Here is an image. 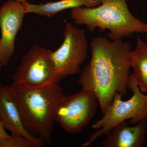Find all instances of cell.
Returning <instances> with one entry per match:
<instances>
[{"mask_svg": "<svg viewBox=\"0 0 147 147\" xmlns=\"http://www.w3.org/2000/svg\"><path fill=\"white\" fill-rule=\"evenodd\" d=\"M91 59L80 73L79 84L94 93L101 112L105 113L116 92L126 93L131 67V43L104 37L92 39Z\"/></svg>", "mask_w": 147, "mask_h": 147, "instance_id": "6da1fadb", "label": "cell"}, {"mask_svg": "<svg viewBox=\"0 0 147 147\" xmlns=\"http://www.w3.org/2000/svg\"><path fill=\"white\" fill-rule=\"evenodd\" d=\"M8 88L27 131L43 143L49 144L56 112L65 96L62 87L56 83L36 87L12 84Z\"/></svg>", "mask_w": 147, "mask_h": 147, "instance_id": "7a4b0ae2", "label": "cell"}, {"mask_svg": "<svg viewBox=\"0 0 147 147\" xmlns=\"http://www.w3.org/2000/svg\"><path fill=\"white\" fill-rule=\"evenodd\" d=\"M99 5L71 9L70 17L74 22L84 25L91 32L98 28L109 31L111 40L122 39L134 33H144L147 24L132 15L127 0H98Z\"/></svg>", "mask_w": 147, "mask_h": 147, "instance_id": "3957f363", "label": "cell"}, {"mask_svg": "<svg viewBox=\"0 0 147 147\" xmlns=\"http://www.w3.org/2000/svg\"><path fill=\"white\" fill-rule=\"evenodd\" d=\"M127 88L133 94L131 98L123 100V95L116 92L103 117L92 125V128L97 130L82 144V147L90 146L98 138L105 135L122 122L129 120V123L136 124L147 118V96L141 91L133 73L129 77Z\"/></svg>", "mask_w": 147, "mask_h": 147, "instance_id": "277c9868", "label": "cell"}, {"mask_svg": "<svg viewBox=\"0 0 147 147\" xmlns=\"http://www.w3.org/2000/svg\"><path fill=\"white\" fill-rule=\"evenodd\" d=\"M52 52L38 45L32 46L24 55L13 74L12 84L30 87L59 84Z\"/></svg>", "mask_w": 147, "mask_h": 147, "instance_id": "5b68a950", "label": "cell"}, {"mask_svg": "<svg viewBox=\"0 0 147 147\" xmlns=\"http://www.w3.org/2000/svg\"><path fill=\"white\" fill-rule=\"evenodd\" d=\"M98 105L94 93L83 88L77 93L63 97L56 112L55 121L67 133H78L89 123Z\"/></svg>", "mask_w": 147, "mask_h": 147, "instance_id": "8992f818", "label": "cell"}, {"mask_svg": "<svg viewBox=\"0 0 147 147\" xmlns=\"http://www.w3.org/2000/svg\"><path fill=\"white\" fill-rule=\"evenodd\" d=\"M63 34V42L52 54L60 81L67 76L80 74L81 65L86 60L88 50L84 30L68 23Z\"/></svg>", "mask_w": 147, "mask_h": 147, "instance_id": "52a82bcc", "label": "cell"}, {"mask_svg": "<svg viewBox=\"0 0 147 147\" xmlns=\"http://www.w3.org/2000/svg\"><path fill=\"white\" fill-rule=\"evenodd\" d=\"M26 13L22 3L8 0L0 7V63H8L15 51V40Z\"/></svg>", "mask_w": 147, "mask_h": 147, "instance_id": "ba28073f", "label": "cell"}, {"mask_svg": "<svg viewBox=\"0 0 147 147\" xmlns=\"http://www.w3.org/2000/svg\"><path fill=\"white\" fill-rule=\"evenodd\" d=\"M0 121L4 128L10 131L11 135L25 137L35 147L43 145L42 141L32 136L27 131L8 86H3L0 91Z\"/></svg>", "mask_w": 147, "mask_h": 147, "instance_id": "9c48e42d", "label": "cell"}, {"mask_svg": "<svg viewBox=\"0 0 147 147\" xmlns=\"http://www.w3.org/2000/svg\"><path fill=\"white\" fill-rule=\"evenodd\" d=\"M147 118L130 126L126 121L117 125L105 134L103 147H142L146 141Z\"/></svg>", "mask_w": 147, "mask_h": 147, "instance_id": "30bf717a", "label": "cell"}, {"mask_svg": "<svg viewBox=\"0 0 147 147\" xmlns=\"http://www.w3.org/2000/svg\"><path fill=\"white\" fill-rule=\"evenodd\" d=\"M26 13H34L39 16L50 17L69 9L84 7H93L100 5L98 0H60L44 3H23Z\"/></svg>", "mask_w": 147, "mask_h": 147, "instance_id": "8fae6325", "label": "cell"}, {"mask_svg": "<svg viewBox=\"0 0 147 147\" xmlns=\"http://www.w3.org/2000/svg\"><path fill=\"white\" fill-rule=\"evenodd\" d=\"M130 67L136 78L137 85L141 91L147 92V44L139 36L137 38V45L131 50L129 56Z\"/></svg>", "mask_w": 147, "mask_h": 147, "instance_id": "7c38bea8", "label": "cell"}, {"mask_svg": "<svg viewBox=\"0 0 147 147\" xmlns=\"http://www.w3.org/2000/svg\"><path fill=\"white\" fill-rule=\"evenodd\" d=\"M0 147H35L28 139L22 136L11 135L9 139L0 140Z\"/></svg>", "mask_w": 147, "mask_h": 147, "instance_id": "4fadbf2b", "label": "cell"}, {"mask_svg": "<svg viewBox=\"0 0 147 147\" xmlns=\"http://www.w3.org/2000/svg\"><path fill=\"white\" fill-rule=\"evenodd\" d=\"M11 135H9L5 131V129L3 127L2 124L0 121V140H6L9 139Z\"/></svg>", "mask_w": 147, "mask_h": 147, "instance_id": "5bb4252c", "label": "cell"}, {"mask_svg": "<svg viewBox=\"0 0 147 147\" xmlns=\"http://www.w3.org/2000/svg\"><path fill=\"white\" fill-rule=\"evenodd\" d=\"M146 34V42L147 44V24L146 27V30H145V32Z\"/></svg>", "mask_w": 147, "mask_h": 147, "instance_id": "9a60e30c", "label": "cell"}, {"mask_svg": "<svg viewBox=\"0 0 147 147\" xmlns=\"http://www.w3.org/2000/svg\"><path fill=\"white\" fill-rule=\"evenodd\" d=\"M16 1L21 3H23L27 1V0H16Z\"/></svg>", "mask_w": 147, "mask_h": 147, "instance_id": "2e32d148", "label": "cell"}, {"mask_svg": "<svg viewBox=\"0 0 147 147\" xmlns=\"http://www.w3.org/2000/svg\"><path fill=\"white\" fill-rule=\"evenodd\" d=\"M2 86L1 83V81H0V91H1V89L2 88Z\"/></svg>", "mask_w": 147, "mask_h": 147, "instance_id": "e0dca14e", "label": "cell"}, {"mask_svg": "<svg viewBox=\"0 0 147 147\" xmlns=\"http://www.w3.org/2000/svg\"><path fill=\"white\" fill-rule=\"evenodd\" d=\"M2 66L1 64V63H0V69H1V68Z\"/></svg>", "mask_w": 147, "mask_h": 147, "instance_id": "ac0fdd59", "label": "cell"}, {"mask_svg": "<svg viewBox=\"0 0 147 147\" xmlns=\"http://www.w3.org/2000/svg\"><path fill=\"white\" fill-rule=\"evenodd\" d=\"M146 133H147V130H146Z\"/></svg>", "mask_w": 147, "mask_h": 147, "instance_id": "d6986e66", "label": "cell"}, {"mask_svg": "<svg viewBox=\"0 0 147 147\" xmlns=\"http://www.w3.org/2000/svg\"><path fill=\"white\" fill-rule=\"evenodd\" d=\"M146 93H147V94L146 95V96H147V92Z\"/></svg>", "mask_w": 147, "mask_h": 147, "instance_id": "ffe728a7", "label": "cell"}]
</instances>
